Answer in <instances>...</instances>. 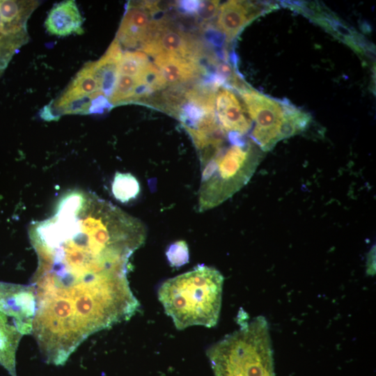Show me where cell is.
I'll return each mask as SVG.
<instances>
[{
	"label": "cell",
	"mask_w": 376,
	"mask_h": 376,
	"mask_svg": "<svg viewBox=\"0 0 376 376\" xmlns=\"http://www.w3.org/2000/svg\"><path fill=\"white\" fill-rule=\"evenodd\" d=\"M29 236L38 259L30 285L40 325L86 339L138 311L127 274L147 236L141 220L94 193L74 189L52 215L31 224Z\"/></svg>",
	"instance_id": "obj_1"
},
{
	"label": "cell",
	"mask_w": 376,
	"mask_h": 376,
	"mask_svg": "<svg viewBox=\"0 0 376 376\" xmlns=\"http://www.w3.org/2000/svg\"><path fill=\"white\" fill-rule=\"evenodd\" d=\"M223 285L219 271L198 265L163 282L157 296L178 329L196 325L211 328L219 318Z\"/></svg>",
	"instance_id": "obj_2"
},
{
	"label": "cell",
	"mask_w": 376,
	"mask_h": 376,
	"mask_svg": "<svg viewBox=\"0 0 376 376\" xmlns=\"http://www.w3.org/2000/svg\"><path fill=\"white\" fill-rule=\"evenodd\" d=\"M239 324L207 351L214 376H275L266 319L258 316Z\"/></svg>",
	"instance_id": "obj_3"
},
{
	"label": "cell",
	"mask_w": 376,
	"mask_h": 376,
	"mask_svg": "<svg viewBox=\"0 0 376 376\" xmlns=\"http://www.w3.org/2000/svg\"><path fill=\"white\" fill-rule=\"evenodd\" d=\"M244 102L246 111L254 123L251 140L262 151L272 150L286 139L285 111L286 100H279L261 93L249 86L237 91Z\"/></svg>",
	"instance_id": "obj_4"
},
{
	"label": "cell",
	"mask_w": 376,
	"mask_h": 376,
	"mask_svg": "<svg viewBox=\"0 0 376 376\" xmlns=\"http://www.w3.org/2000/svg\"><path fill=\"white\" fill-rule=\"evenodd\" d=\"M153 57L159 54H172L200 65L204 53L201 42L189 33L169 24L166 19H152L147 40L139 49ZM201 66V65H200Z\"/></svg>",
	"instance_id": "obj_5"
},
{
	"label": "cell",
	"mask_w": 376,
	"mask_h": 376,
	"mask_svg": "<svg viewBox=\"0 0 376 376\" xmlns=\"http://www.w3.org/2000/svg\"><path fill=\"white\" fill-rule=\"evenodd\" d=\"M36 298L31 285L0 282V311L13 319L19 332L32 334Z\"/></svg>",
	"instance_id": "obj_6"
},
{
	"label": "cell",
	"mask_w": 376,
	"mask_h": 376,
	"mask_svg": "<svg viewBox=\"0 0 376 376\" xmlns=\"http://www.w3.org/2000/svg\"><path fill=\"white\" fill-rule=\"evenodd\" d=\"M272 8L267 4L228 1L219 6L216 27L225 36L226 42H230L253 19Z\"/></svg>",
	"instance_id": "obj_7"
},
{
	"label": "cell",
	"mask_w": 376,
	"mask_h": 376,
	"mask_svg": "<svg viewBox=\"0 0 376 376\" xmlns=\"http://www.w3.org/2000/svg\"><path fill=\"white\" fill-rule=\"evenodd\" d=\"M214 107L217 122L226 134L245 136L251 131L253 123L230 88L222 86L217 90Z\"/></svg>",
	"instance_id": "obj_8"
},
{
	"label": "cell",
	"mask_w": 376,
	"mask_h": 376,
	"mask_svg": "<svg viewBox=\"0 0 376 376\" xmlns=\"http://www.w3.org/2000/svg\"><path fill=\"white\" fill-rule=\"evenodd\" d=\"M152 22L150 13L142 6L129 7L123 18L116 39L130 48L140 47L147 40Z\"/></svg>",
	"instance_id": "obj_9"
},
{
	"label": "cell",
	"mask_w": 376,
	"mask_h": 376,
	"mask_svg": "<svg viewBox=\"0 0 376 376\" xmlns=\"http://www.w3.org/2000/svg\"><path fill=\"white\" fill-rule=\"evenodd\" d=\"M154 64L159 70L167 86H175L187 83L205 75L197 63L172 54H159L154 56Z\"/></svg>",
	"instance_id": "obj_10"
},
{
	"label": "cell",
	"mask_w": 376,
	"mask_h": 376,
	"mask_svg": "<svg viewBox=\"0 0 376 376\" xmlns=\"http://www.w3.org/2000/svg\"><path fill=\"white\" fill-rule=\"evenodd\" d=\"M84 19L75 1L68 0L55 4L49 11L45 26L52 35L65 37L82 34Z\"/></svg>",
	"instance_id": "obj_11"
},
{
	"label": "cell",
	"mask_w": 376,
	"mask_h": 376,
	"mask_svg": "<svg viewBox=\"0 0 376 376\" xmlns=\"http://www.w3.org/2000/svg\"><path fill=\"white\" fill-rule=\"evenodd\" d=\"M22 336L13 319L0 311V365L11 376H17L16 352Z\"/></svg>",
	"instance_id": "obj_12"
},
{
	"label": "cell",
	"mask_w": 376,
	"mask_h": 376,
	"mask_svg": "<svg viewBox=\"0 0 376 376\" xmlns=\"http://www.w3.org/2000/svg\"><path fill=\"white\" fill-rule=\"evenodd\" d=\"M98 92H100L99 84L95 74L93 62H90L77 72L56 102L61 103L73 98L91 95Z\"/></svg>",
	"instance_id": "obj_13"
},
{
	"label": "cell",
	"mask_w": 376,
	"mask_h": 376,
	"mask_svg": "<svg viewBox=\"0 0 376 376\" xmlns=\"http://www.w3.org/2000/svg\"><path fill=\"white\" fill-rule=\"evenodd\" d=\"M93 67L100 92L109 100L119 76L118 63L103 56L97 61L93 62Z\"/></svg>",
	"instance_id": "obj_14"
},
{
	"label": "cell",
	"mask_w": 376,
	"mask_h": 376,
	"mask_svg": "<svg viewBox=\"0 0 376 376\" xmlns=\"http://www.w3.org/2000/svg\"><path fill=\"white\" fill-rule=\"evenodd\" d=\"M114 198L125 203L136 198L140 192V185L131 173L117 172L111 184Z\"/></svg>",
	"instance_id": "obj_15"
},
{
	"label": "cell",
	"mask_w": 376,
	"mask_h": 376,
	"mask_svg": "<svg viewBox=\"0 0 376 376\" xmlns=\"http://www.w3.org/2000/svg\"><path fill=\"white\" fill-rule=\"evenodd\" d=\"M150 63L144 52L139 50L127 51L123 54L118 63V73L139 79Z\"/></svg>",
	"instance_id": "obj_16"
},
{
	"label": "cell",
	"mask_w": 376,
	"mask_h": 376,
	"mask_svg": "<svg viewBox=\"0 0 376 376\" xmlns=\"http://www.w3.org/2000/svg\"><path fill=\"white\" fill-rule=\"evenodd\" d=\"M23 13L24 8L19 2L0 1V18L5 26V35L15 33L21 30Z\"/></svg>",
	"instance_id": "obj_17"
},
{
	"label": "cell",
	"mask_w": 376,
	"mask_h": 376,
	"mask_svg": "<svg viewBox=\"0 0 376 376\" xmlns=\"http://www.w3.org/2000/svg\"><path fill=\"white\" fill-rule=\"evenodd\" d=\"M140 82L139 79L119 75L114 91L109 98L112 106L132 102L136 89Z\"/></svg>",
	"instance_id": "obj_18"
},
{
	"label": "cell",
	"mask_w": 376,
	"mask_h": 376,
	"mask_svg": "<svg viewBox=\"0 0 376 376\" xmlns=\"http://www.w3.org/2000/svg\"><path fill=\"white\" fill-rule=\"evenodd\" d=\"M166 258L172 267H179L189 261V254L187 244L182 240L171 244L166 252Z\"/></svg>",
	"instance_id": "obj_19"
},
{
	"label": "cell",
	"mask_w": 376,
	"mask_h": 376,
	"mask_svg": "<svg viewBox=\"0 0 376 376\" xmlns=\"http://www.w3.org/2000/svg\"><path fill=\"white\" fill-rule=\"evenodd\" d=\"M219 6V1H201L196 13L197 19L202 24H209L217 17Z\"/></svg>",
	"instance_id": "obj_20"
},
{
	"label": "cell",
	"mask_w": 376,
	"mask_h": 376,
	"mask_svg": "<svg viewBox=\"0 0 376 376\" xmlns=\"http://www.w3.org/2000/svg\"><path fill=\"white\" fill-rule=\"evenodd\" d=\"M112 107L109 100L98 92L92 95L88 113H103Z\"/></svg>",
	"instance_id": "obj_21"
},
{
	"label": "cell",
	"mask_w": 376,
	"mask_h": 376,
	"mask_svg": "<svg viewBox=\"0 0 376 376\" xmlns=\"http://www.w3.org/2000/svg\"><path fill=\"white\" fill-rule=\"evenodd\" d=\"M201 1H179L176 6L179 10L187 15H196Z\"/></svg>",
	"instance_id": "obj_22"
},
{
	"label": "cell",
	"mask_w": 376,
	"mask_h": 376,
	"mask_svg": "<svg viewBox=\"0 0 376 376\" xmlns=\"http://www.w3.org/2000/svg\"><path fill=\"white\" fill-rule=\"evenodd\" d=\"M40 117L45 120H56L59 118V116L56 113L53 104L51 102L45 106L40 111Z\"/></svg>",
	"instance_id": "obj_23"
}]
</instances>
